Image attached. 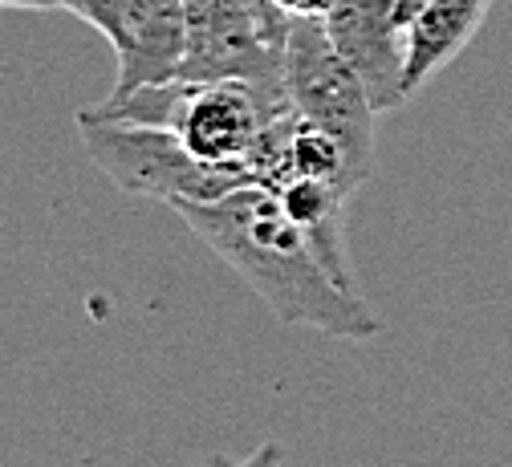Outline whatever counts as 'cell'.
<instances>
[{
	"label": "cell",
	"instance_id": "6da1fadb",
	"mask_svg": "<svg viewBox=\"0 0 512 467\" xmlns=\"http://www.w3.org/2000/svg\"><path fill=\"white\" fill-rule=\"evenodd\" d=\"M175 216L240 281H248V289L277 313V321L346 342H366L382 333L378 313L334 281L277 191L244 183L208 204H175Z\"/></svg>",
	"mask_w": 512,
	"mask_h": 467
},
{
	"label": "cell",
	"instance_id": "7a4b0ae2",
	"mask_svg": "<svg viewBox=\"0 0 512 467\" xmlns=\"http://www.w3.org/2000/svg\"><path fill=\"white\" fill-rule=\"evenodd\" d=\"M78 135L94 167L122 187L126 195L159 199V204H208L220 199L252 175L244 167H216L187 151V143L171 126H143V122H122L106 118L94 106L78 114Z\"/></svg>",
	"mask_w": 512,
	"mask_h": 467
},
{
	"label": "cell",
	"instance_id": "3957f363",
	"mask_svg": "<svg viewBox=\"0 0 512 467\" xmlns=\"http://www.w3.org/2000/svg\"><path fill=\"white\" fill-rule=\"evenodd\" d=\"M187 82H248L273 106H293L285 90V45L293 13L273 0H183Z\"/></svg>",
	"mask_w": 512,
	"mask_h": 467
},
{
	"label": "cell",
	"instance_id": "277c9868",
	"mask_svg": "<svg viewBox=\"0 0 512 467\" xmlns=\"http://www.w3.org/2000/svg\"><path fill=\"white\" fill-rule=\"evenodd\" d=\"M285 90L297 118L330 130L362 179L374 171V102L354 65L330 41L326 17H293L285 45Z\"/></svg>",
	"mask_w": 512,
	"mask_h": 467
},
{
	"label": "cell",
	"instance_id": "5b68a950",
	"mask_svg": "<svg viewBox=\"0 0 512 467\" xmlns=\"http://www.w3.org/2000/svg\"><path fill=\"white\" fill-rule=\"evenodd\" d=\"M82 21L94 25L118 57V78L106 102L131 98L143 86L175 82L183 74V57H187L183 0H98Z\"/></svg>",
	"mask_w": 512,
	"mask_h": 467
},
{
	"label": "cell",
	"instance_id": "8992f818",
	"mask_svg": "<svg viewBox=\"0 0 512 467\" xmlns=\"http://www.w3.org/2000/svg\"><path fill=\"white\" fill-rule=\"evenodd\" d=\"M289 110L293 106H273L248 82H187V78H179L171 130L187 143V151L196 159L248 171V155L256 151L269 122Z\"/></svg>",
	"mask_w": 512,
	"mask_h": 467
},
{
	"label": "cell",
	"instance_id": "52a82bcc",
	"mask_svg": "<svg viewBox=\"0 0 512 467\" xmlns=\"http://www.w3.org/2000/svg\"><path fill=\"white\" fill-rule=\"evenodd\" d=\"M395 5L399 0H346L326 13L330 41L366 82L378 114L407 102V29Z\"/></svg>",
	"mask_w": 512,
	"mask_h": 467
},
{
	"label": "cell",
	"instance_id": "ba28073f",
	"mask_svg": "<svg viewBox=\"0 0 512 467\" xmlns=\"http://www.w3.org/2000/svg\"><path fill=\"white\" fill-rule=\"evenodd\" d=\"M488 9L492 0H427L423 13L407 25V98L468 49Z\"/></svg>",
	"mask_w": 512,
	"mask_h": 467
},
{
	"label": "cell",
	"instance_id": "9c48e42d",
	"mask_svg": "<svg viewBox=\"0 0 512 467\" xmlns=\"http://www.w3.org/2000/svg\"><path fill=\"white\" fill-rule=\"evenodd\" d=\"M277 199L301 224V232L309 236L313 252L322 256V264L334 273V281L354 293V273L346 260V199H350V191H342L338 183H326V179L293 175L277 187Z\"/></svg>",
	"mask_w": 512,
	"mask_h": 467
},
{
	"label": "cell",
	"instance_id": "30bf717a",
	"mask_svg": "<svg viewBox=\"0 0 512 467\" xmlns=\"http://www.w3.org/2000/svg\"><path fill=\"white\" fill-rule=\"evenodd\" d=\"M204 467H281V447L269 439V443H261V447H256L252 455H244V459H232L224 451H212Z\"/></svg>",
	"mask_w": 512,
	"mask_h": 467
},
{
	"label": "cell",
	"instance_id": "8fae6325",
	"mask_svg": "<svg viewBox=\"0 0 512 467\" xmlns=\"http://www.w3.org/2000/svg\"><path fill=\"white\" fill-rule=\"evenodd\" d=\"M293 17H326V0H273Z\"/></svg>",
	"mask_w": 512,
	"mask_h": 467
},
{
	"label": "cell",
	"instance_id": "7c38bea8",
	"mask_svg": "<svg viewBox=\"0 0 512 467\" xmlns=\"http://www.w3.org/2000/svg\"><path fill=\"white\" fill-rule=\"evenodd\" d=\"M0 9H61V0H0Z\"/></svg>",
	"mask_w": 512,
	"mask_h": 467
},
{
	"label": "cell",
	"instance_id": "4fadbf2b",
	"mask_svg": "<svg viewBox=\"0 0 512 467\" xmlns=\"http://www.w3.org/2000/svg\"><path fill=\"white\" fill-rule=\"evenodd\" d=\"M94 5H98V0H61V9H66V13H74V17H86Z\"/></svg>",
	"mask_w": 512,
	"mask_h": 467
},
{
	"label": "cell",
	"instance_id": "5bb4252c",
	"mask_svg": "<svg viewBox=\"0 0 512 467\" xmlns=\"http://www.w3.org/2000/svg\"><path fill=\"white\" fill-rule=\"evenodd\" d=\"M338 5H346V0H326V13H334Z\"/></svg>",
	"mask_w": 512,
	"mask_h": 467
}]
</instances>
